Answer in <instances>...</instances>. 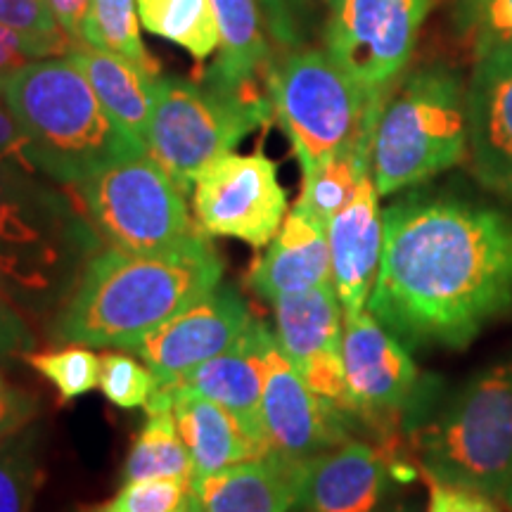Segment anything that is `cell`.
<instances>
[{
    "label": "cell",
    "mask_w": 512,
    "mask_h": 512,
    "mask_svg": "<svg viewBox=\"0 0 512 512\" xmlns=\"http://www.w3.org/2000/svg\"><path fill=\"white\" fill-rule=\"evenodd\" d=\"M427 512H501L491 496L460 486L432 482L430 479V508Z\"/></svg>",
    "instance_id": "39"
},
{
    "label": "cell",
    "mask_w": 512,
    "mask_h": 512,
    "mask_svg": "<svg viewBox=\"0 0 512 512\" xmlns=\"http://www.w3.org/2000/svg\"><path fill=\"white\" fill-rule=\"evenodd\" d=\"M320 3H323L325 8L330 10V15H332V12H335V10L339 8V3H342V0H320Z\"/></svg>",
    "instance_id": "43"
},
{
    "label": "cell",
    "mask_w": 512,
    "mask_h": 512,
    "mask_svg": "<svg viewBox=\"0 0 512 512\" xmlns=\"http://www.w3.org/2000/svg\"><path fill=\"white\" fill-rule=\"evenodd\" d=\"M100 249L76 195L0 164V285L24 313L41 318L60 309Z\"/></svg>",
    "instance_id": "3"
},
{
    "label": "cell",
    "mask_w": 512,
    "mask_h": 512,
    "mask_svg": "<svg viewBox=\"0 0 512 512\" xmlns=\"http://www.w3.org/2000/svg\"><path fill=\"white\" fill-rule=\"evenodd\" d=\"M221 278L223 261L204 233L157 252L105 247L55 311L53 335L83 347L131 349Z\"/></svg>",
    "instance_id": "2"
},
{
    "label": "cell",
    "mask_w": 512,
    "mask_h": 512,
    "mask_svg": "<svg viewBox=\"0 0 512 512\" xmlns=\"http://www.w3.org/2000/svg\"><path fill=\"white\" fill-rule=\"evenodd\" d=\"M458 22L475 41L477 55L512 48V0H460Z\"/></svg>",
    "instance_id": "34"
},
{
    "label": "cell",
    "mask_w": 512,
    "mask_h": 512,
    "mask_svg": "<svg viewBox=\"0 0 512 512\" xmlns=\"http://www.w3.org/2000/svg\"><path fill=\"white\" fill-rule=\"evenodd\" d=\"M394 479L382 448L344 441L306 465L297 508L302 512H377Z\"/></svg>",
    "instance_id": "19"
},
{
    "label": "cell",
    "mask_w": 512,
    "mask_h": 512,
    "mask_svg": "<svg viewBox=\"0 0 512 512\" xmlns=\"http://www.w3.org/2000/svg\"><path fill=\"white\" fill-rule=\"evenodd\" d=\"M344 373L354 418L384 439L411 411L420 377L406 347L368 309L344 316Z\"/></svg>",
    "instance_id": "12"
},
{
    "label": "cell",
    "mask_w": 512,
    "mask_h": 512,
    "mask_svg": "<svg viewBox=\"0 0 512 512\" xmlns=\"http://www.w3.org/2000/svg\"><path fill=\"white\" fill-rule=\"evenodd\" d=\"M373 171L361 178L347 207L328 223L332 285L344 316L368 309L382 261L384 223Z\"/></svg>",
    "instance_id": "18"
},
{
    "label": "cell",
    "mask_w": 512,
    "mask_h": 512,
    "mask_svg": "<svg viewBox=\"0 0 512 512\" xmlns=\"http://www.w3.org/2000/svg\"><path fill=\"white\" fill-rule=\"evenodd\" d=\"M467 150L479 183L512 200V48L477 55L467 86Z\"/></svg>",
    "instance_id": "16"
},
{
    "label": "cell",
    "mask_w": 512,
    "mask_h": 512,
    "mask_svg": "<svg viewBox=\"0 0 512 512\" xmlns=\"http://www.w3.org/2000/svg\"><path fill=\"white\" fill-rule=\"evenodd\" d=\"M413 451L432 482L503 498L512 484V361L463 384L413 432Z\"/></svg>",
    "instance_id": "6"
},
{
    "label": "cell",
    "mask_w": 512,
    "mask_h": 512,
    "mask_svg": "<svg viewBox=\"0 0 512 512\" xmlns=\"http://www.w3.org/2000/svg\"><path fill=\"white\" fill-rule=\"evenodd\" d=\"M43 57L46 55L34 41L8 27H0V93H3V86L17 69L34 60H43Z\"/></svg>",
    "instance_id": "40"
},
{
    "label": "cell",
    "mask_w": 512,
    "mask_h": 512,
    "mask_svg": "<svg viewBox=\"0 0 512 512\" xmlns=\"http://www.w3.org/2000/svg\"><path fill=\"white\" fill-rule=\"evenodd\" d=\"M36 413V399L0 373V439L15 437Z\"/></svg>",
    "instance_id": "38"
},
{
    "label": "cell",
    "mask_w": 512,
    "mask_h": 512,
    "mask_svg": "<svg viewBox=\"0 0 512 512\" xmlns=\"http://www.w3.org/2000/svg\"><path fill=\"white\" fill-rule=\"evenodd\" d=\"M36 347V337L22 306L0 285V358L27 356Z\"/></svg>",
    "instance_id": "36"
},
{
    "label": "cell",
    "mask_w": 512,
    "mask_h": 512,
    "mask_svg": "<svg viewBox=\"0 0 512 512\" xmlns=\"http://www.w3.org/2000/svg\"><path fill=\"white\" fill-rule=\"evenodd\" d=\"M74 195L100 240L121 252H157L200 233L185 192L147 152L74 185Z\"/></svg>",
    "instance_id": "9"
},
{
    "label": "cell",
    "mask_w": 512,
    "mask_h": 512,
    "mask_svg": "<svg viewBox=\"0 0 512 512\" xmlns=\"http://www.w3.org/2000/svg\"><path fill=\"white\" fill-rule=\"evenodd\" d=\"M370 150H373V143L356 145L304 171L302 195L294 209L328 228V223L354 197L361 178L370 174Z\"/></svg>",
    "instance_id": "25"
},
{
    "label": "cell",
    "mask_w": 512,
    "mask_h": 512,
    "mask_svg": "<svg viewBox=\"0 0 512 512\" xmlns=\"http://www.w3.org/2000/svg\"><path fill=\"white\" fill-rule=\"evenodd\" d=\"M306 465L266 456L223 467L192 482L207 512H290L299 501Z\"/></svg>",
    "instance_id": "20"
},
{
    "label": "cell",
    "mask_w": 512,
    "mask_h": 512,
    "mask_svg": "<svg viewBox=\"0 0 512 512\" xmlns=\"http://www.w3.org/2000/svg\"><path fill=\"white\" fill-rule=\"evenodd\" d=\"M275 344H278L275 330L268 328L264 320L252 318L233 347L162 387H169L171 392L200 394L219 403L240 420L249 437L268 453L264 422H261V399H264L268 354Z\"/></svg>",
    "instance_id": "17"
},
{
    "label": "cell",
    "mask_w": 512,
    "mask_h": 512,
    "mask_svg": "<svg viewBox=\"0 0 512 512\" xmlns=\"http://www.w3.org/2000/svg\"><path fill=\"white\" fill-rule=\"evenodd\" d=\"M0 164L17 166V169L29 171V174H41L36 169L34 157H31L29 140L24 136L22 126L0 93ZM43 176V174H41Z\"/></svg>",
    "instance_id": "37"
},
{
    "label": "cell",
    "mask_w": 512,
    "mask_h": 512,
    "mask_svg": "<svg viewBox=\"0 0 512 512\" xmlns=\"http://www.w3.org/2000/svg\"><path fill=\"white\" fill-rule=\"evenodd\" d=\"M266 91L302 171L337 152L373 143L377 114L387 98L363 88L320 48L275 57Z\"/></svg>",
    "instance_id": "7"
},
{
    "label": "cell",
    "mask_w": 512,
    "mask_h": 512,
    "mask_svg": "<svg viewBox=\"0 0 512 512\" xmlns=\"http://www.w3.org/2000/svg\"><path fill=\"white\" fill-rule=\"evenodd\" d=\"M252 318L235 287L216 285L188 309L145 335L131 351L143 358L159 384H171L233 347Z\"/></svg>",
    "instance_id": "14"
},
{
    "label": "cell",
    "mask_w": 512,
    "mask_h": 512,
    "mask_svg": "<svg viewBox=\"0 0 512 512\" xmlns=\"http://www.w3.org/2000/svg\"><path fill=\"white\" fill-rule=\"evenodd\" d=\"M190 498L192 482L185 479H136L124 482L102 508L107 512H185Z\"/></svg>",
    "instance_id": "33"
},
{
    "label": "cell",
    "mask_w": 512,
    "mask_h": 512,
    "mask_svg": "<svg viewBox=\"0 0 512 512\" xmlns=\"http://www.w3.org/2000/svg\"><path fill=\"white\" fill-rule=\"evenodd\" d=\"M275 339L287 361L302 373L306 384L335 411L354 418L344 373L342 339L344 309L335 285L273 299Z\"/></svg>",
    "instance_id": "13"
},
{
    "label": "cell",
    "mask_w": 512,
    "mask_h": 512,
    "mask_svg": "<svg viewBox=\"0 0 512 512\" xmlns=\"http://www.w3.org/2000/svg\"><path fill=\"white\" fill-rule=\"evenodd\" d=\"M430 0H342L325 29V50L351 79L389 93L408 60Z\"/></svg>",
    "instance_id": "11"
},
{
    "label": "cell",
    "mask_w": 512,
    "mask_h": 512,
    "mask_svg": "<svg viewBox=\"0 0 512 512\" xmlns=\"http://www.w3.org/2000/svg\"><path fill=\"white\" fill-rule=\"evenodd\" d=\"M195 467L188 446L178 432L174 408L147 413L124 465V482L136 479H185L192 482Z\"/></svg>",
    "instance_id": "26"
},
{
    "label": "cell",
    "mask_w": 512,
    "mask_h": 512,
    "mask_svg": "<svg viewBox=\"0 0 512 512\" xmlns=\"http://www.w3.org/2000/svg\"><path fill=\"white\" fill-rule=\"evenodd\" d=\"M192 209L204 235L242 240L256 249L271 245L287 216L278 166L261 152L221 155L195 178Z\"/></svg>",
    "instance_id": "10"
},
{
    "label": "cell",
    "mask_w": 512,
    "mask_h": 512,
    "mask_svg": "<svg viewBox=\"0 0 512 512\" xmlns=\"http://www.w3.org/2000/svg\"><path fill=\"white\" fill-rule=\"evenodd\" d=\"M501 501H503L505 505H508V510H512V484L508 486V491H505V494H503V498H501Z\"/></svg>",
    "instance_id": "44"
},
{
    "label": "cell",
    "mask_w": 512,
    "mask_h": 512,
    "mask_svg": "<svg viewBox=\"0 0 512 512\" xmlns=\"http://www.w3.org/2000/svg\"><path fill=\"white\" fill-rule=\"evenodd\" d=\"M24 361L55 384L62 401H72L98 387L100 356H95L83 344L50 351H29Z\"/></svg>",
    "instance_id": "29"
},
{
    "label": "cell",
    "mask_w": 512,
    "mask_h": 512,
    "mask_svg": "<svg viewBox=\"0 0 512 512\" xmlns=\"http://www.w3.org/2000/svg\"><path fill=\"white\" fill-rule=\"evenodd\" d=\"M467 155V88L446 67L420 69L389 88L370 150L377 195L411 188Z\"/></svg>",
    "instance_id": "5"
},
{
    "label": "cell",
    "mask_w": 512,
    "mask_h": 512,
    "mask_svg": "<svg viewBox=\"0 0 512 512\" xmlns=\"http://www.w3.org/2000/svg\"><path fill=\"white\" fill-rule=\"evenodd\" d=\"M219 27L221 53L202 79L216 86L256 88L271 72L275 55L259 0H209Z\"/></svg>",
    "instance_id": "22"
},
{
    "label": "cell",
    "mask_w": 512,
    "mask_h": 512,
    "mask_svg": "<svg viewBox=\"0 0 512 512\" xmlns=\"http://www.w3.org/2000/svg\"><path fill=\"white\" fill-rule=\"evenodd\" d=\"M273 114L271 95L261 93L259 86L233 91L207 79L159 76L145 150L178 188L188 192L204 166L233 152Z\"/></svg>",
    "instance_id": "8"
},
{
    "label": "cell",
    "mask_w": 512,
    "mask_h": 512,
    "mask_svg": "<svg viewBox=\"0 0 512 512\" xmlns=\"http://www.w3.org/2000/svg\"><path fill=\"white\" fill-rule=\"evenodd\" d=\"M93 512H107V510H105V508H102V505H100V508H95Z\"/></svg>",
    "instance_id": "45"
},
{
    "label": "cell",
    "mask_w": 512,
    "mask_h": 512,
    "mask_svg": "<svg viewBox=\"0 0 512 512\" xmlns=\"http://www.w3.org/2000/svg\"><path fill=\"white\" fill-rule=\"evenodd\" d=\"M38 479L29 439H0V512H31Z\"/></svg>",
    "instance_id": "31"
},
{
    "label": "cell",
    "mask_w": 512,
    "mask_h": 512,
    "mask_svg": "<svg viewBox=\"0 0 512 512\" xmlns=\"http://www.w3.org/2000/svg\"><path fill=\"white\" fill-rule=\"evenodd\" d=\"M69 57L86 74L88 83L93 86L102 107L112 114V119L145 145L159 76L147 74L124 57L91 48L86 43H76L69 50Z\"/></svg>",
    "instance_id": "24"
},
{
    "label": "cell",
    "mask_w": 512,
    "mask_h": 512,
    "mask_svg": "<svg viewBox=\"0 0 512 512\" xmlns=\"http://www.w3.org/2000/svg\"><path fill=\"white\" fill-rule=\"evenodd\" d=\"M185 512H207V510H204V505L200 503V498L192 494L190 503H188V510H185Z\"/></svg>",
    "instance_id": "42"
},
{
    "label": "cell",
    "mask_w": 512,
    "mask_h": 512,
    "mask_svg": "<svg viewBox=\"0 0 512 512\" xmlns=\"http://www.w3.org/2000/svg\"><path fill=\"white\" fill-rule=\"evenodd\" d=\"M268 36L280 53L304 48L313 24L311 0H259Z\"/></svg>",
    "instance_id": "35"
},
{
    "label": "cell",
    "mask_w": 512,
    "mask_h": 512,
    "mask_svg": "<svg viewBox=\"0 0 512 512\" xmlns=\"http://www.w3.org/2000/svg\"><path fill=\"white\" fill-rule=\"evenodd\" d=\"M57 27L64 31V36L72 38L74 43H81V24L91 8V0H50Z\"/></svg>",
    "instance_id": "41"
},
{
    "label": "cell",
    "mask_w": 512,
    "mask_h": 512,
    "mask_svg": "<svg viewBox=\"0 0 512 512\" xmlns=\"http://www.w3.org/2000/svg\"><path fill=\"white\" fill-rule=\"evenodd\" d=\"M0 27L34 41L46 57L69 55L76 43L57 27L50 0H0Z\"/></svg>",
    "instance_id": "30"
},
{
    "label": "cell",
    "mask_w": 512,
    "mask_h": 512,
    "mask_svg": "<svg viewBox=\"0 0 512 512\" xmlns=\"http://www.w3.org/2000/svg\"><path fill=\"white\" fill-rule=\"evenodd\" d=\"M174 418L195 467L192 482L266 456L264 446L249 437L233 413L200 394L174 392Z\"/></svg>",
    "instance_id": "23"
},
{
    "label": "cell",
    "mask_w": 512,
    "mask_h": 512,
    "mask_svg": "<svg viewBox=\"0 0 512 512\" xmlns=\"http://www.w3.org/2000/svg\"><path fill=\"white\" fill-rule=\"evenodd\" d=\"M261 422L268 453L299 465H309L349 441L347 415L313 392L278 344L266 363Z\"/></svg>",
    "instance_id": "15"
},
{
    "label": "cell",
    "mask_w": 512,
    "mask_h": 512,
    "mask_svg": "<svg viewBox=\"0 0 512 512\" xmlns=\"http://www.w3.org/2000/svg\"><path fill=\"white\" fill-rule=\"evenodd\" d=\"M368 311L413 349H465L512 313V216L453 197L382 211Z\"/></svg>",
    "instance_id": "1"
},
{
    "label": "cell",
    "mask_w": 512,
    "mask_h": 512,
    "mask_svg": "<svg viewBox=\"0 0 512 512\" xmlns=\"http://www.w3.org/2000/svg\"><path fill=\"white\" fill-rule=\"evenodd\" d=\"M100 392L117 408H145L150 396L159 387L155 373L140 366L133 356L110 351L100 356Z\"/></svg>",
    "instance_id": "32"
},
{
    "label": "cell",
    "mask_w": 512,
    "mask_h": 512,
    "mask_svg": "<svg viewBox=\"0 0 512 512\" xmlns=\"http://www.w3.org/2000/svg\"><path fill=\"white\" fill-rule=\"evenodd\" d=\"M140 24L150 34L188 50L204 62L219 48V27L209 0H136Z\"/></svg>",
    "instance_id": "27"
},
{
    "label": "cell",
    "mask_w": 512,
    "mask_h": 512,
    "mask_svg": "<svg viewBox=\"0 0 512 512\" xmlns=\"http://www.w3.org/2000/svg\"><path fill=\"white\" fill-rule=\"evenodd\" d=\"M3 98L29 140L36 169L57 185L74 188L147 152L102 107L69 55L24 64L3 86Z\"/></svg>",
    "instance_id": "4"
},
{
    "label": "cell",
    "mask_w": 512,
    "mask_h": 512,
    "mask_svg": "<svg viewBox=\"0 0 512 512\" xmlns=\"http://www.w3.org/2000/svg\"><path fill=\"white\" fill-rule=\"evenodd\" d=\"M259 297L273 299L283 294L306 292L311 287L332 283L328 228L311 221L299 209L285 216L268 252L249 275Z\"/></svg>",
    "instance_id": "21"
},
{
    "label": "cell",
    "mask_w": 512,
    "mask_h": 512,
    "mask_svg": "<svg viewBox=\"0 0 512 512\" xmlns=\"http://www.w3.org/2000/svg\"><path fill=\"white\" fill-rule=\"evenodd\" d=\"M138 24L136 0H91V8L81 24V43L124 57L143 72L159 76L157 62L140 41Z\"/></svg>",
    "instance_id": "28"
}]
</instances>
